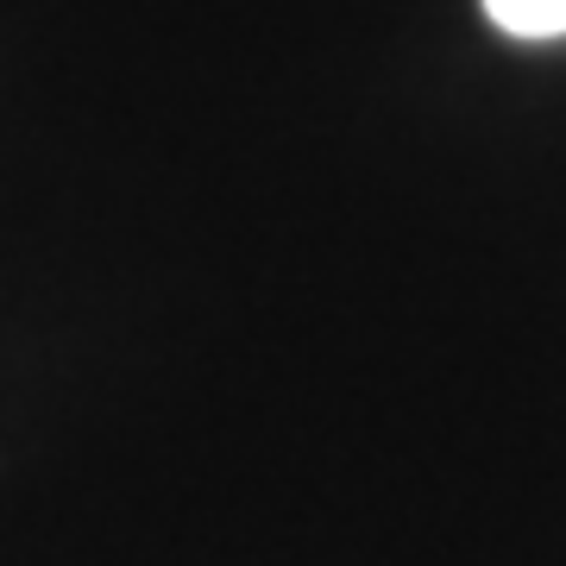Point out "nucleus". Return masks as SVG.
<instances>
[{
	"label": "nucleus",
	"instance_id": "1",
	"mask_svg": "<svg viewBox=\"0 0 566 566\" xmlns=\"http://www.w3.org/2000/svg\"><path fill=\"white\" fill-rule=\"evenodd\" d=\"M485 13L510 39H566V0H485Z\"/></svg>",
	"mask_w": 566,
	"mask_h": 566
}]
</instances>
